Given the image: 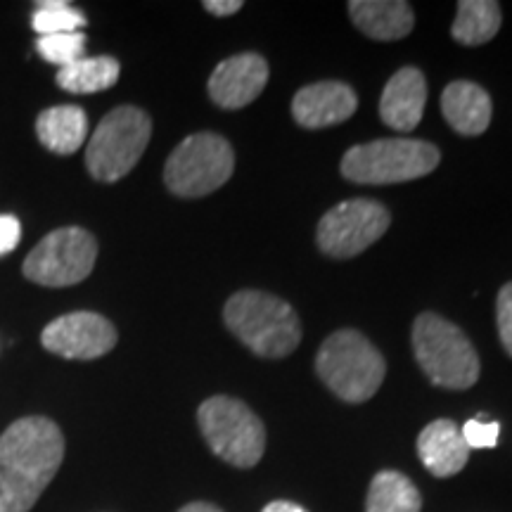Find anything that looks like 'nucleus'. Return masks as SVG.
I'll use <instances>...</instances> for the list:
<instances>
[{
	"instance_id": "1",
	"label": "nucleus",
	"mask_w": 512,
	"mask_h": 512,
	"mask_svg": "<svg viewBox=\"0 0 512 512\" xmlns=\"http://www.w3.org/2000/svg\"><path fill=\"white\" fill-rule=\"evenodd\" d=\"M64 460L62 430L29 415L0 434V512H29Z\"/></svg>"
},
{
	"instance_id": "2",
	"label": "nucleus",
	"mask_w": 512,
	"mask_h": 512,
	"mask_svg": "<svg viewBox=\"0 0 512 512\" xmlns=\"http://www.w3.org/2000/svg\"><path fill=\"white\" fill-rule=\"evenodd\" d=\"M223 318L228 330L261 358L290 356L302 342V323L297 313L273 294L256 290L233 294L223 309Z\"/></svg>"
},
{
	"instance_id": "3",
	"label": "nucleus",
	"mask_w": 512,
	"mask_h": 512,
	"mask_svg": "<svg viewBox=\"0 0 512 512\" xmlns=\"http://www.w3.org/2000/svg\"><path fill=\"white\" fill-rule=\"evenodd\" d=\"M316 370L328 389L349 403L373 399L387 375L380 351L356 330H339L325 339L316 356Z\"/></svg>"
},
{
	"instance_id": "4",
	"label": "nucleus",
	"mask_w": 512,
	"mask_h": 512,
	"mask_svg": "<svg viewBox=\"0 0 512 512\" xmlns=\"http://www.w3.org/2000/svg\"><path fill=\"white\" fill-rule=\"evenodd\" d=\"M413 351L422 373L444 389H470L479 380V356L465 332L437 313H420Z\"/></svg>"
},
{
	"instance_id": "5",
	"label": "nucleus",
	"mask_w": 512,
	"mask_h": 512,
	"mask_svg": "<svg viewBox=\"0 0 512 512\" xmlns=\"http://www.w3.org/2000/svg\"><path fill=\"white\" fill-rule=\"evenodd\" d=\"M437 164L439 150L427 140L382 138L347 150L342 176L354 183L389 185L432 174Z\"/></svg>"
},
{
	"instance_id": "6",
	"label": "nucleus",
	"mask_w": 512,
	"mask_h": 512,
	"mask_svg": "<svg viewBox=\"0 0 512 512\" xmlns=\"http://www.w3.org/2000/svg\"><path fill=\"white\" fill-rule=\"evenodd\" d=\"M152 136L150 114L140 107H117L100 121L86 147L88 174L95 181L114 183L131 174Z\"/></svg>"
},
{
	"instance_id": "7",
	"label": "nucleus",
	"mask_w": 512,
	"mask_h": 512,
	"mask_svg": "<svg viewBox=\"0 0 512 512\" xmlns=\"http://www.w3.org/2000/svg\"><path fill=\"white\" fill-rule=\"evenodd\" d=\"M197 422L211 451L228 465L254 467L264 456V422L247 403L233 396H211L197 411Z\"/></svg>"
},
{
	"instance_id": "8",
	"label": "nucleus",
	"mask_w": 512,
	"mask_h": 512,
	"mask_svg": "<svg viewBox=\"0 0 512 512\" xmlns=\"http://www.w3.org/2000/svg\"><path fill=\"white\" fill-rule=\"evenodd\" d=\"M233 147L216 133H195L171 152L164 166V183L174 195L204 197L219 190L233 176Z\"/></svg>"
},
{
	"instance_id": "9",
	"label": "nucleus",
	"mask_w": 512,
	"mask_h": 512,
	"mask_svg": "<svg viewBox=\"0 0 512 512\" xmlns=\"http://www.w3.org/2000/svg\"><path fill=\"white\" fill-rule=\"evenodd\" d=\"M98 259V242L86 228L67 226L48 233L24 259L22 273L43 287H72L88 278Z\"/></svg>"
},
{
	"instance_id": "10",
	"label": "nucleus",
	"mask_w": 512,
	"mask_h": 512,
	"mask_svg": "<svg viewBox=\"0 0 512 512\" xmlns=\"http://www.w3.org/2000/svg\"><path fill=\"white\" fill-rule=\"evenodd\" d=\"M389 211L375 200H347L332 207L318 223L320 252L335 259H349L366 252L387 233Z\"/></svg>"
},
{
	"instance_id": "11",
	"label": "nucleus",
	"mask_w": 512,
	"mask_h": 512,
	"mask_svg": "<svg viewBox=\"0 0 512 512\" xmlns=\"http://www.w3.org/2000/svg\"><path fill=\"white\" fill-rule=\"evenodd\" d=\"M117 339V328L93 311L67 313L48 323L41 332L43 347L69 361H93L110 354Z\"/></svg>"
},
{
	"instance_id": "12",
	"label": "nucleus",
	"mask_w": 512,
	"mask_h": 512,
	"mask_svg": "<svg viewBox=\"0 0 512 512\" xmlns=\"http://www.w3.org/2000/svg\"><path fill=\"white\" fill-rule=\"evenodd\" d=\"M268 62L256 53H240L223 60L209 76V98L223 110H240L264 93Z\"/></svg>"
},
{
	"instance_id": "13",
	"label": "nucleus",
	"mask_w": 512,
	"mask_h": 512,
	"mask_svg": "<svg viewBox=\"0 0 512 512\" xmlns=\"http://www.w3.org/2000/svg\"><path fill=\"white\" fill-rule=\"evenodd\" d=\"M356 107L354 88L342 81H320L294 95L292 117L304 128H325L354 117Z\"/></svg>"
},
{
	"instance_id": "14",
	"label": "nucleus",
	"mask_w": 512,
	"mask_h": 512,
	"mask_svg": "<svg viewBox=\"0 0 512 512\" xmlns=\"http://www.w3.org/2000/svg\"><path fill=\"white\" fill-rule=\"evenodd\" d=\"M427 105V81L420 69L403 67L384 86L380 98V117L399 133L413 131L420 124Z\"/></svg>"
},
{
	"instance_id": "15",
	"label": "nucleus",
	"mask_w": 512,
	"mask_h": 512,
	"mask_svg": "<svg viewBox=\"0 0 512 512\" xmlns=\"http://www.w3.org/2000/svg\"><path fill=\"white\" fill-rule=\"evenodd\" d=\"M418 456L434 477H453L467 465L470 448L453 420H434L418 437Z\"/></svg>"
},
{
	"instance_id": "16",
	"label": "nucleus",
	"mask_w": 512,
	"mask_h": 512,
	"mask_svg": "<svg viewBox=\"0 0 512 512\" xmlns=\"http://www.w3.org/2000/svg\"><path fill=\"white\" fill-rule=\"evenodd\" d=\"M441 112L453 131L463 136H479L491 124V98L472 81H453L441 93Z\"/></svg>"
},
{
	"instance_id": "17",
	"label": "nucleus",
	"mask_w": 512,
	"mask_h": 512,
	"mask_svg": "<svg viewBox=\"0 0 512 512\" xmlns=\"http://www.w3.org/2000/svg\"><path fill=\"white\" fill-rule=\"evenodd\" d=\"M349 15L375 41H399L413 31V8L403 0H351Z\"/></svg>"
},
{
	"instance_id": "18",
	"label": "nucleus",
	"mask_w": 512,
	"mask_h": 512,
	"mask_svg": "<svg viewBox=\"0 0 512 512\" xmlns=\"http://www.w3.org/2000/svg\"><path fill=\"white\" fill-rule=\"evenodd\" d=\"M36 136L55 155H74L88 138V117L79 105H57L38 114Z\"/></svg>"
},
{
	"instance_id": "19",
	"label": "nucleus",
	"mask_w": 512,
	"mask_h": 512,
	"mask_svg": "<svg viewBox=\"0 0 512 512\" xmlns=\"http://www.w3.org/2000/svg\"><path fill=\"white\" fill-rule=\"evenodd\" d=\"M121 64L110 55L83 57V60L57 69V86L74 95H91L112 88L119 81Z\"/></svg>"
},
{
	"instance_id": "20",
	"label": "nucleus",
	"mask_w": 512,
	"mask_h": 512,
	"mask_svg": "<svg viewBox=\"0 0 512 512\" xmlns=\"http://www.w3.org/2000/svg\"><path fill=\"white\" fill-rule=\"evenodd\" d=\"M501 5L494 0H460L451 34L463 46H482L501 29Z\"/></svg>"
},
{
	"instance_id": "21",
	"label": "nucleus",
	"mask_w": 512,
	"mask_h": 512,
	"mask_svg": "<svg viewBox=\"0 0 512 512\" xmlns=\"http://www.w3.org/2000/svg\"><path fill=\"white\" fill-rule=\"evenodd\" d=\"M420 491L396 470L377 472L370 482L366 512H420Z\"/></svg>"
},
{
	"instance_id": "22",
	"label": "nucleus",
	"mask_w": 512,
	"mask_h": 512,
	"mask_svg": "<svg viewBox=\"0 0 512 512\" xmlns=\"http://www.w3.org/2000/svg\"><path fill=\"white\" fill-rule=\"evenodd\" d=\"M36 8L38 10L31 17V27L38 36L72 34V31H81L88 24L86 15L72 8L67 0H41V3H36Z\"/></svg>"
},
{
	"instance_id": "23",
	"label": "nucleus",
	"mask_w": 512,
	"mask_h": 512,
	"mask_svg": "<svg viewBox=\"0 0 512 512\" xmlns=\"http://www.w3.org/2000/svg\"><path fill=\"white\" fill-rule=\"evenodd\" d=\"M88 38L83 31H72V34H53V36H38L36 50L43 60L57 67H69V64L79 62L86 57Z\"/></svg>"
},
{
	"instance_id": "24",
	"label": "nucleus",
	"mask_w": 512,
	"mask_h": 512,
	"mask_svg": "<svg viewBox=\"0 0 512 512\" xmlns=\"http://www.w3.org/2000/svg\"><path fill=\"white\" fill-rule=\"evenodd\" d=\"M460 432H463V439L467 448H494L498 444V437H501V425L494 420H486L484 415H479V418H472L467 420L463 427H460Z\"/></svg>"
},
{
	"instance_id": "25",
	"label": "nucleus",
	"mask_w": 512,
	"mask_h": 512,
	"mask_svg": "<svg viewBox=\"0 0 512 512\" xmlns=\"http://www.w3.org/2000/svg\"><path fill=\"white\" fill-rule=\"evenodd\" d=\"M496 323L498 335L508 354L512 356V283L503 285L496 299Z\"/></svg>"
},
{
	"instance_id": "26",
	"label": "nucleus",
	"mask_w": 512,
	"mask_h": 512,
	"mask_svg": "<svg viewBox=\"0 0 512 512\" xmlns=\"http://www.w3.org/2000/svg\"><path fill=\"white\" fill-rule=\"evenodd\" d=\"M22 240V226L19 219L10 214H0V256L10 254Z\"/></svg>"
},
{
	"instance_id": "27",
	"label": "nucleus",
	"mask_w": 512,
	"mask_h": 512,
	"mask_svg": "<svg viewBox=\"0 0 512 512\" xmlns=\"http://www.w3.org/2000/svg\"><path fill=\"white\" fill-rule=\"evenodd\" d=\"M204 10L216 17H228L242 10V0H207V3H204Z\"/></svg>"
},
{
	"instance_id": "28",
	"label": "nucleus",
	"mask_w": 512,
	"mask_h": 512,
	"mask_svg": "<svg viewBox=\"0 0 512 512\" xmlns=\"http://www.w3.org/2000/svg\"><path fill=\"white\" fill-rule=\"evenodd\" d=\"M261 512H309V510H304L302 505L290 503V501H273V503H268Z\"/></svg>"
},
{
	"instance_id": "29",
	"label": "nucleus",
	"mask_w": 512,
	"mask_h": 512,
	"mask_svg": "<svg viewBox=\"0 0 512 512\" xmlns=\"http://www.w3.org/2000/svg\"><path fill=\"white\" fill-rule=\"evenodd\" d=\"M178 512H223V510H219L216 505H211V503H188Z\"/></svg>"
}]
</instances>
